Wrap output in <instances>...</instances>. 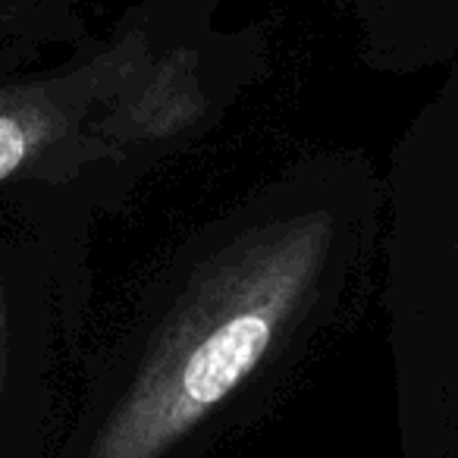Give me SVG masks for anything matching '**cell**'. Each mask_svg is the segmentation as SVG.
<instances>
[{
	"instance_id": "2",
	"label": "cell",
	"mask_w": 458,
	"mask_h": 458,
	"mask_svg": "<svg viewBox=\"0 0 458 458\" xmlns=\"http://www.w3.org/2000/svg\"><path fill=\"white\" fill-rule=\"evenodd\" d=\"M64 129L60 110L38 95H0V182Z\"/></svg>"
},
{
	"instance_id": "1",
	"label": "cell",
	"mask_w": 458,
	"mask_h": 458,
	"mask_svg": "<svg viewBox=\"0 0 458 458\" xmlns=\"http://www.w3.org/2000/svg\"><path fill=\"white\" fill-rule=\"evenodd\" d=\"M330 214H299L208 264L160 327L89 458H164L267 358L318 286Z\"/></svg>"
},
{
	"instance_id": "3",
	"label": "cell",
	"mask_w": 458,
	"mask_h": 458,
	"mask_svg": "<svg viewBox=\"0 0 458 458\" xmlns=\"http://www.w3.org/2000/svg\"><path fill=\"white\" fill-rule=\"evenodd\" d=\"M0 380H4V320H0Z\"/></svg>"
}]
</instances>
